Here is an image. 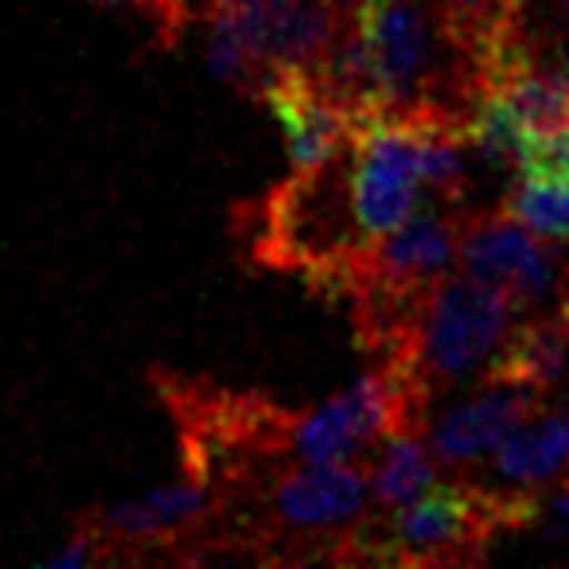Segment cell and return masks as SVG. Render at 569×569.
I'll list each match as a JSON object with an SVG mask.
<instances>
[{
	"mask_svg": "<svg viewBox=\"0 0 569 569\" xmlns=\"http://www.w3.org/2000/svg\"><path fill=\"white\" fill-rule=\"evenodd\" d=\"M261 102L273 110L277 126H281L293 172L340 157L356 133V113L317 71H277L266 82Z\"/></svg>",
	"mask_w": 569,
	"mask_h": 569,
	"instance_id": "ba28073f",
	"label": "cell"
},
{
	"mask_svg": "<svg viewBox=\"0 0 569 569\" xmlns=\"http://www.w3.org/2000/svg\"><path fill=\"white\" fill-rule=\"evenodd\" d=\"M496 488L546 491L569 480V410H535L488 457Z\"/></svg>",
	"mask_w": 569,
	"mask_h": 569,
	"instance_id": "30bf717a",
	"label": "cell"
},
{
	"mask_svg": "<svg viewBox=\"0 0 569 569\" xmlns=\"http://www.w3.org/2000/svg\"><path fill=\"white\" fill-rule=\"evenodd\" d=\"M546 406V395L530 387H515V382H491L483 379L480 390L449 410L426 429L429 449H433L437 465L452 468V472H468V468L488 465V457L499 449L507 433L519 421H527L535 410Z\"/></svg>",
	"mask_w": 569,
	"mask_h": 569,
	"instance_id": "9c48e42d",
	"label": "cell"
},
{
	"mask_svg": "<svg viewBox=\"0 0 569 569\" xmlns=\"http://www.w3.org/2000/svg\"><path fill=\"white\" fill-rule=\"evenodd\" d=\"M242 28L246 43L273 79L277 71L325 74L348 28L336 0H214Z\"/></svg>",
	"mask_w": 569,
	"mask_h": 569,
	"instance_id": "52a82bcc",
	"label": "cell"
},
{
	"mask_svg": "<svg viewBox=\"0 0 569 569\" xmlns=\"http://www.w3.org/2000/svg\"><path fill=\"white\" fill-rule=\"evenodd\" d=\"M340 9H356V4H363V0H336Z\"/></svg>",
	"mask_w": 569,
	"mask_h": 569,
	"instance_id": "5bb4252c",
	"label": "cell"
},
{
	"mask_svg": "<svg viewBox=\"0 0 569 569\" xmlns=\"http://www.w3.org/2000/svg\"><path fill=\"white\" fill-rule=\"evenodd\" d=\"M566 483H569V480H566Z\"/></svg>",
	"mask_w": 569,
	"mask_h": 569,
	"instance_id": "2e32d148",
	"label": "cell"
},
{
	"mask_svg": "<svg viewBox=\"0 0 569 569\" xmlns=\"http://www.w3.org/2000/svg\"><path fill=\"white\" fill-rule=\"evenodd\" d=\"M503 211L550 242H569V180L519 176L511 196L503 199Z\"/></svg>",
	"mask_w": 569,
	"mask_h": 569,
	"instance_id": "7c38bea8",
	"label": "cell"
},
{
	"mask_svg": "<svg viewBox=\"0 0 569 569\" xmlns=\"http://www.w3.org/2000/svg\"><path fill=\"white\" fill-rule=\"evenodd\" d=\"M515 317L519 312L499 289L468 277L465 269H452L426 297L406 348L379 371L395 375L413 395L433 402L441 390L488 371Z\"/></svg>",
	"mask_w": 569,
	"mask_h": 569,
	"instance_id": "3957f363",
	"label": "cell"
},
{
	"mask_svg": "<svg viewBox=\"0 0 569 569\" xmlns=\"http://www.w3.org/2000/svg\"><path fill=\"white\" fill-rule=\"evenodd\" d=\"M219 491L188 472L176 483L121 499V503L106 507L87 522L102 538L106 558H113V553L176 550L180 561H196V546L214 542L211 530L219 527Z\"/></svg>",
	"mask_w": 569,
	"mask_h": 569,
	"instance_id": "8992f818",
	"label": "cell"
},
{
	"mask_svg": "<svg viewBox=\"0 0 569 569\" xmlns=\"http://www.w3.org/2000/svg\"><path fill=\"white\" fill-rule=\"evenodd\" d=\"M429 483H437V457L429 449L426 429H398V433L382 437L379 457H371L375 511H395V507L410 503Z\"/></svg>",
	"mask_w": 569,
	"mask_h": 569,
	"instance_id": "8fae6325",
	"label": "cell"
},
{
	"mask_svg": "<svg viewBox=\"0 0 569 569\" xmlns=\"http://www.w3.org/2000/svg\"><path fill=\"white\" fill-rule=\"evenodd\" d=\"M421 133L413 121L359 118L351 133V199L367 238L398 230L426 199Z\"/></svg>",
	"mask_w": 569,
	"mask_h": 569,
	"instance_id": "5b68a950",
	"label": "cell"
},
{
	"mask_svg": "<svg viewBox=\"0 0 569 569\" xmlns=\"http://www.w3.org/2000/svg\"><path fill=\"white\" fill-rule=\"evenodd\" d=\"M530 43H535V59L569 71V0H546L542 28L530 24Z\"/></svg>",
	"mask_w": 569,
	"mask_h": 569,
	"instance_id": "4fadbf2b",
	"label": "cell"
},
{
	"mask_svg": "<svg viewBox=\"0 0 569 569\" xmlns=\"http://www.w3.org/2000/svg\"><path fill=\"white\" fill-rule=\"evenodd\" d=\"M246 258L266 269H289L309 281L312 293L340 301L351 261L371 238L363 234L351 199V144L340 157L293 172L261 203L250 207Z\"/></svg>",
	"mask_w": 569,
	"mask_h": 569,
	"instance_id": "7a4b0ae2",
	"label": "cell"
},
{
	"mask_svg": "<svg viewBox=\"0 0 569 569\" xmlns=\"http://www.w3.org/2000/svg\"><path fill=\"white\" fill-rule=\"evenodd\" d=\"M457 266L491 284L515 305L519 317H535L569 297V261L550 238L522 227L503 207L460 219Z\"/></svg>",
	"mask_w": 569,
	"mask_h": 569,
	"instance_id": "277c9868",
	"label": "cell"
},
{
	"mask_svg": "<svg viewBox=\"0 0 569 569\" xmlns=\"http://www.w3.org/2000/svg\"><path fill=\"white\" fill-rule=\"evenodd\" d=\"M566 312H569V297H566Z\"/></svg>",
	"mask_w": 569,
	"mask_h": 569,
	"instance_id": "9a60e30c",
	"label": "cell"
},
{
	"mask_svg": "<svg viewBox=\"0 0 569 569\" xmlns=\"http://www.w3.org/2000/svg\"><path fill=\"white\" fill-rule=\"evenodd\" d=\"M542 491H511L496 483H429L395 511H371L351 542L348 566L441 569L483 561L499 535L527 530Z\"/></svg>",
	"mask_w": 569,
	"mask_h": 569,
	"instance_id": "6da1fadb",
	"label": "cell"
}]
</instances>
